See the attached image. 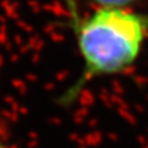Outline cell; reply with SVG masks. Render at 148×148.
<instances>
[{"label":"cell","mask_w":148,"mask_h":148,"mask_svg":"<svg viewBox=\"0 0 148 148\" xmlns=\"http://www.w3.org/2000/svg\"><path fill=\"white\" fill-rule=\"evenodd\" d=\"M90 3L103 8H131L137 0H90Z\"/></svg>","instance_id":"obj_2"},{"label":"cell","mask_w":148,"mask_h":148,"mask_svg":"<svg viewBox=\"0 0 148 148\" xmlns=\"http://www.w3.org/2000/svg\"><path fill=\"white\" fill-rule=\"evenodd\" d=\"M0 148H10V145L5 141V138L0 136Z\"/></svg>","instance_id":"obj_3"},{"label":"cell","mask_w":148,"mask_h":148,"mask_svg":"<svg viewBox=\"0 0 148 148\" xmlns=\"http://www.w3.org/2000/svg\"><path fill=\"white\" fill-rule=\"evenodd\" d=\"M64 4L67 25L83 61L80 74L57 99L61 106L69 108L94 80L121 75L137 63L148 40V12L96 6L84 14L77 0Z\"/></svg>","instance_id":"obj_1"}]
</instances>
